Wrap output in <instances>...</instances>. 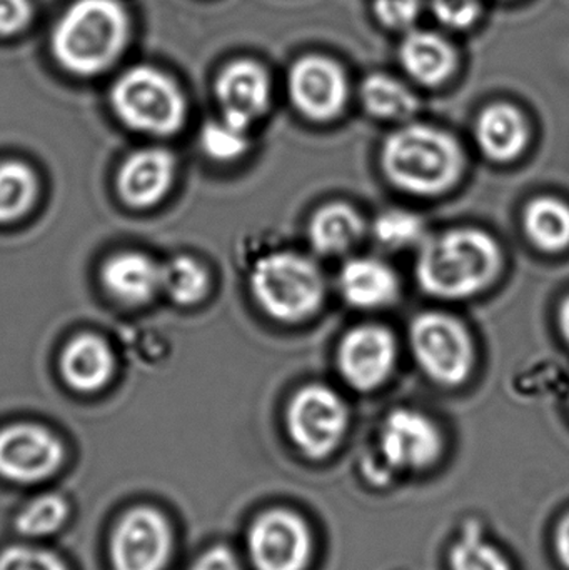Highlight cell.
Returning <instances> with one entry per match:
<instances>
[{"label":"cell","mask_w":569,"mask_h":570,"mask_svg":"<svg viewBox=\"0 0 569 570\" xmlns=\"http://www.w3.org/2000/svg\"><path fill=\"white\" fill-rule=\"evenodd\" d=\"M130 19L117 0H76L53 27V59L73 76H99L126 49Z\"/></svg>","instance_id":"obj_1"},{"label":"cell","mask_w":569,"mask_h":570,"mask_svg":"<svg viewBox=\"0 0 569 570\" xmlns=\"http://www.w3.org/2000/svg\"><path fill=\"white\" fill-rule=\"evenodd\" d=\"M501 266L497 240L483 230H448L424 240L416 263V277L428 294L464 298L493 283Z\"/></svg>","instance_id":"obj_2"},{"label":"cell","mask_w":569,"mask_h":570,"mask_svg":"<svg viewBox=\"0 0 569 570\" xmlns=\"http://www.w3.org/2000/svg\"><path fill=\"white\" fill-rule=\"evenodd\" d=\"M381 160L394 186L418 196L444 193L463 170L458 140L426 124H408L394 130L384 142Z\"/></svg>","instance_id":"obj_3"},{"label":"cell","mask_w":569,"mask_h":570,"mask_svg":"<svg viewBox=\"0 0 569 570\" xmlns=\"http://www.w3.org/2000/svg\"><path fill=\"white\" fill-rule=\"evenodd\" d=\"M110 102L126 126L150 136H173L186 122L183 90L154 67L126 70L110 90Z\"/></svg>","instance_id":"obj_4"},{"label":"cell","mask_w":569,"mask_h":570,"mask_svg":"<svg viewBox=\"0 0 569 570\" xmlns=\"http://www.w3.org/2000/svg\"><path fill=\"white\" fill-rule=\"evenodd\" d=\"M251 291L271 317L297 322L317 311L324 297V281L316 264L294 253L264 257L251 273Z\"/></svg>","instance_id":"obj_5"},{"label":"cell","mask_w":569,"mask_h":570,"mask_svg":"<svg viewBox=\"0 0 569 570\" xmlns=\"http://www.w3.org/2000/svg\"><path fill=\"white\" fill-rule=\"evenodd\" d=\"M176 552L169 515L153 504L124 509L107 535L110 570H167Z\"/></svg>","instance_id":"obj_6"},{"label":"cell","mask_w":569,"mask_h":570,"mask_svg":"<svg viewBox=\"0 0 569 570\" xmlns=\"http://www.w3.org/2000/svg\"><path fill=\"white\" fill-rule=\"evenodd\" d=\"M66 461V445L43 425L16 422L0 429V481L7 484H47L60 474Z\"/></svg>","instance_id":"obj_7"},{"label":"cell","mask_w":569,"mask_h":570,"mask_svg":"<svg viewBox=\"0 0 569 570\" xmlns=\"http://www.w3.org/2000/svg\"><path fill=\"white\" fill-rule=\"evenodd\" d=\"M414 357L433 381L443 385L464 382L473 365V345L464 325L440 312L414 318L410 328Z\"/></svg>","instance_id":"obj_8"},{"label":"cell","mask_w":569,"mask_h":570,"mask_svg":"<svg viewBox=\"0 0 569 570\" xmlns=\"http://www.w3.org/2000/svg\"><path fill=\"white\" fill-rule=\"evenodd\" d=\"M286 89L297 112L314 122H330L350 100V77L327 53L307 52L287 69Z\"/></svg>","instance_id":"obj_9"},{"label":"cell","mask_w":569,"mask_h":570,"mask_svg":"<svg viewBox=\"0 0 569 570\" xmlns=\"http://www.w3.org/2000/svg\"><path fill=\"white\" fill-rule=\"evenodd\" d=\"M286 422L296 448L307 458L323 459L340 445L350 414L336 392L324 385H307L291 401Z\"/></svg>","instance_id":"obj_10"},{"label":"cell","mask_w":569,"mask_h":570,"mask_svg":"<svg viewBox=\"0 0 569 570\" xmlns=\"http://www.w3.org/2000/svg\"><path fill=\"white\" fill-rule=\"evenodd\" d=\"M246 548L254 570H304L311 558L310 529L294 512L273 509L251 524Z\"/></svg>","instance_id":"obj_11"},{"label":"cell","mask_w":569,"mask_h":570,"mask_svg":"<svg viewBox=\"0 0 569 570\" xmlns=\"http://www.w3.org/2000/svg\"><path fill=\"white\" fill-rule=\"evenodd\" d=\"M384 462L396 471H424L440 459L443 439L434 422L411 409H396L380 432Z\"/></svg>","instance_id":"obj_12"},{"label":"cell","mask_w":569,"mask_h":570,"mask_svg":"<svg viewBox=\"0 0 569 570\" xmlns=\"http://www.w3.org/2000/svg\"><path fill=\"white\" fill-rule=\"evenodd\" d=\"M214 90L223 110V119L249 130L269 109L273 80L263 63L246 57L223 67Z\"/></svg>","instance_id":"obj_13"},{"label":"cell","mask_w":569,"mask_h":570,"mask_svg":"<svg viewBox=\"0 0 569 570\" xmlns=\"http://www.w3.org/2000/svg\"><path fill=\"white\" fill-rule=\"evenodd\" d=\"M337 358L347 384L357 391H373L393 372L396 341L381 325H360L344 335Z\"/></svg>","instance_id":"obj_14"},{"label":"cell","mask_w":569,"mask_h":570,"mask_svg":"<svg viewBox=\"0 0 569 570\" xmlns=\"http://www.w3.org/2000/svg\"><path fill=\"white\" fill-rule=\"evenodd\" d=\"M398 62L414 83L434 89L450 82L460 69V50L444 33L414 27L403 33Z\"/></svg>","instance_id":"obj_15"},{"label":"cell","mask_w":569,"mask_h":570,"mask_svg":"<svg viewBox=\"0 0 569 570\" xmlns=\"http://www.w3.org/2000/svg\"><path fill=\"white\" fill-rule=\"evenodd\" d=\"M176 160L160 147L137 150L127 157L117 177V189L124 203L144 209L156 206L166 197L174 183Z\"/></svg>","instance_id":"obj_16"},{"label":"cell","mask_w":569,"mask_h":570,"mask_svg":"<svg viewBox=\"0 0 569 570\" xmlns=\"http://www.w3.org/2000/svg\"><path fill=\"white\" fill-rule=\"evenodd\" d=\"M478 146L497 163L517 159L530 139L527 119L513 104L497 102L481 110L474 127Z\"/></svg>","instance_id":"obj_17"},{"label":"cell","mask_w":569,"mask_h":570,"mask_svg":"<svg viewBox=\"0 0 569 570\" xmlns=\"http://www.w3.org/2000/svg\"><path fill=\"white\" fill-rule=\"evenodd\" d=\"M112 351L96 334L73 337L60 355V372L69 387L79 392H96L110 381L114 374Z\"/></svg>","instance_id":"obj_18"},{"label":"cell","mask_w":569,"mask_h":570,"mask_svg":"<svg viewBox=\"0 0 569 570\" xmlns=\"http://www.w3.org/2000/svg\"><path fill=\"white\" fill-rule=\"evenodd\" d=\"M102 283L124 304H146L163 291V266L146 254H117L104 264Z\"/></svg>","instance_id":"obj_19"},{"label":"cell","mask_w":569,"mask_h":570,"mask_svg":"<svg viewBox=\"0 0 569 570\" xmlns=\"http://www.w3.org/2000/svg\"><path fill=\"white\" fill-rule=\"evenodd\" d=\"M340 288L354 307L377 308L398 297L400 284L386 264L376 259H353L341 271Z\"/></svg>","instance_id":"obj_20"},{"label":"cell","mask_w":569,"mask_h":570,"mask_svg":"<svg viewBox=\"0 0 569 570\" xmlns=\"http://www.w3.org/2000/svg\"><path fill=\"white\" fill-rule=\"evenodd\" d=\"M72 518V504L56 491L39 492L12 518L13 532L23 541L40 542L60 534Z\"/></svg>","instance_id":"obj_21"},{"label":"cell","mask_w":569,"mask_h":570,"mask_svg":"<svg viewBox=\"0 0 569 570\" xmlns=\"http://www.w3.org/2000/svg\"><path fill=\"white\" fill-rule=\"evenodd\" d=\"M363 234L364 223L360 214L343 203L327 204L314 214L310 224L311 244L324 256L346 253Z\"/></svg>","instance_id":"obj_22"},{"label":"cell","mask_w":569,"mask_h":570,"mask_svg":"<svg viewBox=\"0 0 569 570\" xmlns=\"http://www.w3.org/2000/svg\"><path fill=\"white\" fill-rule=\"evenodd\" d=\"M364 109L383 120H408L420 109V99L403 80L391 73L373 72L360 87Z\"/></svg>","instance_id":"obj_23"},{"label":"cell","mask_w":569,"mask_h":570,"mask_svg":"<svg viewBox=\"0 0 569 570\" xmlns=\"http://www.w3.org/2000/svg\"><path fill=\"white\" fill-rule=\"evenodd\" d=\"M524 229L534 246L560 253L569 246V207L561 200L540 197L524 210Z\"/></svg>","instance_id":"obj_24"},{"label":"cell","mask_w":569,"mask_h":570,"mask_svg":"<svg viewBox=\"0 0 569 570\" xmlns=\"http://www.w3.org/2000/svg\"><path fill=\"white\" fill-rule=\"evenodd\" d=\"M39 194L36 174L27 164L7 160L0 164V224L26 216Z\"/></svg>","instance_id":"obj_25"},{"label":"cell","mask_w":569,"mask_h":570,"mask_svg":"<svg viewBox=\"0 0 569 570\" xmlns=\"http://www.w3.org/2000/svg\"><path fill=\"white\" fill-rule=\"evenodd\" d=\"M209 285V274L193 257H174L163 266V291L176 304H197L206 297Z\"/></svg>","instance_id":"obj_26"},{"label":"cell","mask_w":569,"mask_h":570,"mask_svg":"<svg viewBox=\"0 0 569 570\" xmlns=\"http://www.w3.org/2000/svg\"><path fill=\"white\" fill-rule=\"evenodd\" d=\"M451 570H511L510 562L480 532L467 529L453 546L450 556Z\"/></svg>","instance_id":"obj_27"},{"label":"cell","mask_w":569,"mask_h":570,"mask_svg":"<svg viewBox=\"0 0 569 570\" xmlns=\"http://www.w3.org/2000/svg\"><path fill=\"white\" fill-rule=\"evenodd\" d=\"M0 570H70V566L47 546L20 539L0 549Z\"/></svg>","instance_id":"obj_28"},{"label":"cell","mask_w":569,"mask_h":570,"mask_svg":"<svg viewBox=\"0 0 569 570\" xmlns=\"http://www.w3.org/2000/svg\"><path fill=\"white\" fill-rule=\"evenodd\" d=\"M374 236L390 249H403L421 243L424 236V224L416 214L394 209L381 214L374 223Z\"/></svg>","instance_id":"obj_29"},{"label":"cell","mask_w":569,"mask_h":570,"mask_svg":"<svg viewBox=\"0 0 569 570\" xmlns=\"http://www.w3.org/2000/svg\"><path fill=\"white\" fill-rule=\"evenodd\" d=\"M200 144L204 153L213 159L234 160L246 153L249 140H247L246 129L220 119L204 126Z\"/></svg>","instance_id":"obj_30"},{"label":"cell","mask_w":569,"mask_h":570,"mask_svg":"<svg viewBox=\"0 0 569 570\" xmlns=\"http://www.w3.org/2000/svg\"><path fill=\"white\" fill-rule=\"evenodd\" d=\"M428 9L443 29L468 32L483 17V0H428Z\"/></svg>","instance_id":"obj_31"},{"label":"cell","mask_w":569,"mask_h":570,"mask_svg":"<svg viewBox=\"0 0 569 570\" xmlns=\"http://www.w3.org/2000/svg\"><path fill=\"white\" fill-rule=\"evenodd\" d=\"M428 0H373V17L390 32L406 33L418 27Z\"/></svg>","instance_id":"obj_32"},{"label":"cell","mask_w":569,"mask_h":570,"mask_svg":"<svg viewBox=\"0 0 569 570\" xmlns=\"http://www.w3.org/2000/svg\"><path fill=\"white\" fill-rule=\"evenodd\" d=\"M29 0H0V36H16L32 20Z\"/></svg>","instance_id":"obj_33"},{"label":"cell","mask_w":569,"mask_h":570,"mask_svg":"<svg viewBox=\"0 0 569 570\" xmlns=\"http://www.w3.org/2000/svg\"><path fill=\"white\" fill-rule=\"evenodd\" d=\"M187 570H244L233 549L227 546H210L200 552Z\"/></svg>","instance_id":"obj_34"},{"label":"cell","mask_w":569,"mask_h":570,"mask_svg":"<svg viewBox=\"0 0 569 570\" xmlns=\"http://www.w3.org/2000/svg\"><path fill=\"white\" fill-rule=\"evenodd\" d=\"M557 551L561 562L569 569V514L561 522L557 532Z\"/></svg>","instance_id":"obj_35"},{"label":"cell","mask_w":569,"mask_h":570,"mask_svg":"<svg viewBox=\"0 0 569 570\" xmlns=\"http://www.w3.org/2000/svg\"><path fill=\"white\" fill-rule=\"evenodd\" d=\"M560 325L565 337H567V341L569 342V297L563 302V305H561Z\"/></svg>","instance_id":"obj_36"}]
</instances>
